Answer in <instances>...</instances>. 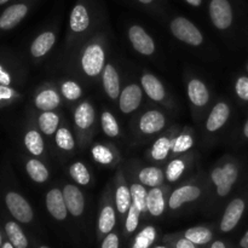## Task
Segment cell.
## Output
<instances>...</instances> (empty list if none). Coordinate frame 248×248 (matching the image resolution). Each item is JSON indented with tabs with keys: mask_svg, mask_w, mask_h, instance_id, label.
Listing matches in <instances>:
<instances>
[{
	"mask_svg": "<svg viewBox=\"0 0 248 248\" xmlns=\"http://www.w3.org/2000/svg\"><path fill=\"white\" fill-rule=\"evenodd\" d=\"M171 31L177 39L193 46L202 44L203 36L195 24L184 17H177L171 22Z\"/></svg>",
	"mask_w": 248,
	"mask_h": 248,
	"instance_id": "6da1fadb",
	"label": "cell"
},
{
	"mask_svg": "<svg viewBox=\"0 0 248 248\" xmlns=\"http://www.w3.org/2000/svg\"><path fill=\"white\" fill-rule=\"evenodd\" d=\"M211 178L217 186L218 195L227 196L237 179L236 166L232 162H228L223 167H217L213 170Z\"/></svg>",
	"mask_w": 248,
	"mask_h": 248,
	"instance_id": "7a4b0ae2",
	"label": "cell"
},
{
	"mask_svg": "<svg viewBox=\"0 0 248 248\" xmlns=\"http://www.w3.org/2000/svg\"><path fill=\"white\" fill-rule=\"evenodd\" d=\"M5 201H6V206L9 208L10 213H11L15 219L21 223L31 222L34 217L33 210H31V205L23 196L11 191L6 195Z\"/></svg>",
	"mask_w": 248,
	"mask_h": 248,
	"instance_id": "3957f363",
	"label": "cell"
},
{
	"mask_svg": "<svg viewBox=\"0 0 248 248\" xmlns=\"http://www.w3.org/2000/svg\"><path fill=\"white\" fill-rule=\"evenodd\" d=\"M81 65L84 72L90 77H96L102 72L104 65V51L97 44L90 45L84 51L81 58Z\"/></svg>",
	"mask_w": 248,
	"mask_h": 248,
	"instance_id": "277c9868",
	"label": "cell"
},
{
	"mask_svg": "<svg viewBox=\"0 0 248 248\" xmlns=\"http://www.w3.org/2000/svg\"><path fill=\"white\" fill-rule=\"evenodd\" d=\"M210 16L218 29H227L232 23V9L228 0H211Z\"/></svg>",
	"mask_w": 248,
	"mask_h": 248,
	"instance_id": "5b68a950",
	"label": "cell"
},
{
	"mask_svg": "<svg viewBox=\"0 0 248 248\" xmlns=\"http://www.w3.org/2000/svg\"><path fill=\"white\" fill-rule=\"evenodd\" d=\"M128 38L133 47L140 53L145 56L153 55L155 51V44L149 34L140 26H132L128 31Z\"/></svg>",
	"mask_w": 248,
	"mask_h": 248,
	"instance_id": "8992f818",
	"label": "cell"
},
{
	"mask_svg": "<svg viewBox=\"0 0 248 248\" xmlns=\"http://www.w3.org/2000/svg\"><path fill=\"white\" fill-rule=\"evenodd\" d=\"M245 211V201L242 199H235L228 205L222 222H220V230L223 232H229L239 224Z\"/></svg>",
	"mask_w": 248,
	"mask_h": 248,
	"instance_id": "52a82bcc",
	"label": "cell"
},
{
	"mask_svg": "<svg viewBox=\"0 0 248 248\" xmlns=\"http://www.w3.org/2000/svg\"><path fill=\"white\" fill-rule=\"evenodd\" d=\"M46 207L50 215L57 220H64L67 218L68 208L65 205L63 191L58 189H52L46 195Z\"/></svg>",
	"mask_w": 248,
	"mask_h": 248,
	"instance_id": "ba28073f",
	"label": "cell"
},
{
	"mask_svg": "<svg viewBox=\"0 0 248 248\" xmlns=\"http://www.w3.org/2000/svg\"><path fill=\"white\" fill-rule=\"evenodd\" d=\"M28 12V6L24 4H15L7 7L0 16V29L9 31L16 27Z\"/></svg>",
	"mask_w": 248,
	"mask_h": 248,
	"instance_id": "9c48e42d",
	"label": "cell"
},
{
	"mask_svg": "<svg viewBox=\"0 0 248 248\" xmlns=\"http://www.w3.org/2000/svg\"><path fill=\"white\" fill-rule=\"evenodd\" d=\"M142 101V90L138 85H128L120 94V109L123 113L128 114L135 111Z\"/></svg>",
	"mask_w": 248,
	"mask_h": 248,
	"instance_id": "30bf717a",
	"label": "cell"
},
{
	"mask_svg": "<svg viewBox=\"0 0 248 248\" xmlns=\"http://www.w3.org/2000/svg\"><path fill=\"white\" fill-rule=\"evenodd\" d=\"M63 196H64L68 212L74 217L81 216L85 207L84 196L81 191L74 186H65L63 189Z\"/></svg>",
	"mask_w": 248,
	"mask_h": 248,
	"instance_id": "8fae6325",
	"label": "cell"
},
{
	"mask_svg": "<svg viewBox=\"0 0 248 248\" xmlns=\"http://www.w3.org/2000/svg\"><path fill=\"white\" fill-rule=\"evenodd\" d=\"M200 194L201 190L195 186H184L182 188H178L170 196V208L171 210H177V208H179L184 203L195 201L196 199H199Z\"/></svg>",
	"mask_w": 248,
	"mask_h": 248,
	"instance_id": "7c38bea8",
	"label": "cell"
},
{
	"mask_svg": "<svg viewBox=\"0 0 248 248\" xmlns=\"http://www.w3.org/2000/svg\"><path fill=\"white\" fill-rule=\"evenodd\" d=\"M165 123L166 120H165L164 114L157 110H150L140 118V128L143 133L152 135V133L159 132L160 130H162Z\"/></svg>",
	"mask_w": 248,
	"mask_h": 248,
	"instance_id": "4fadbf2b",
	"label": "cell"
},
{
	"mask_svg": "<svg viewBox=\"0 0 248 248\" xmlns=\"http://www.w3.org/2000/svg\"><path fill=\"white\" fill-rule=\"evenodd\" d=\"M230 109L228 107V104L220 103L216 104L215 108L211 111L210 116L207 119V123H206V127L211 132H215V131L219 130L220 127L224 126V124L227 123V120L229 119Z\"/></svg>",
	"mask_w": 248,
	"mask_h": 248,
	"instance_id": "5bb4252c",
	"label": "cell"
},
{
	"mask_svg": "<svg viewBox=\"0 0 248 248\" xmlns=\"http://www.w3.org/2000/svg\"><path fill=\"white\" fill-rule=\"evenodd\" d=\"M69 24L72 31H77V33L84 31L89 28L90 15L85 5L78 4L73 7L72 14H70Z\"/></svg>",
	"mask_w": 248,
	"mask_h": 248,
	"instance_id": "9a60e30c",
	"label": "cell"
},
{
	"mask_svg": "<svg viewBox=\"0 0 248 248\" xmlns=\"http://www.w3.org/2000/svg\"><path fill=\"white\" fill-rule=\"evenodd\" d=\"M103 86L107 94L115 99L120 94V80L115 68L111 64H107L103 72Z\"/></svg>",
	"mask_w": 248,
	"mask_h": 248,
	"instance_id": "2e32d148",
	"label": "cell"
},
{
	"mask_svg": "<svg viewBox=\"0 0 248 248\" xmlns=\"http://www.w3.org/2000/svg\"><path fill=\"white\" fill-rule=\"evenodd\" d=\"M188 96L189 99L193 102L195 106H205L210 99V93L202 81L198 79H194L188 85Z\"/></svg>",
	"mask_w": 248,
	"mask_h": 248,
	"instance_id": "e0dca14e",
	"label": "cell"
},
{
	"mask_svg": "<svg viewBox=\"0 0 248 248\" xmlns=\"http://www.w3.org/2000/svg\"><path fill=\"white\" fill-rule=\"evenodd\" d=\"M55 40L56 36L52 31H45V33L40 34V35L33 41V44H31V55H33L34 57H41V56L46 55V53L52 48Z\"/></svg>",
	"mask_w": 248,
	"mask_h": 248,
	"instance_id": "ac0fdd59",
	"label": "cell"
},
{
	"mask_svg": "<svg viewBox=\"0 0 248 248\" xmlns=\"http://www.w3.org/2000/svg\"><path fill=\"white\" fill-rule=\"evenodd\" d=\"M142 85L144 91L153 101L160 102L165 97V89L161 82L152 74H145L142 77Z\"/></svg>",
	"mask_w": 248,
	"mask_h": 248,
	"instance_id": "d6986e66",
	"label": "cell"
},
{
	"mask_svg": "<svg viewBox=\"0 0 248 248\" xmlns=\"http://www.w3.org/2000/svg\"><path fill=\"white\" fill-rule=\"evenodd\" d=\"M74 120L78 127H80L81 130H86V128L91 127L94 121L93 107L87 103V102L80 104L74 113Z\"/></svg>",
	"mask_w": 248,
	"mask_h": 248,
	"instance_id": "ffe728a7",
	"label": "cell"
},
{
	"mask_svg": "<svg viewBox=\"0 0 248 248\" xmlns=\"http://www.w3.org/2000/svg\"><path fill=\"white\" fill-rule=\"evenodd\" d=\"M147 211L154 217H159L165 211V199L159 188H153L147 196Z\"/></svg>",
	"mask_w": 248,
	"mask_h": 248,
	"instance_id": "44dd1931",
	"label": "cell"
},
{
	"mask_svg": "<svg viewBox=\"0 0 248 248\" xmlns=\"http://www.w3.org/2000/svg\"><path fill=\"white\" fill-rule=\"evenodd\" d=\"M184 237L198 246H203L212 241L213 232L206 227H194L184 232Z\"/></svg>",
	"mask_w": 248,
	"mask_h": 248,
	"instance_id": "7402d4cb",
	"label": "cell"
},
{
	"mask_svg": "<svg viewBox=\"0 0 248 248\" xmlns=\"http://www.w3.org/2000/svg\"><path fill=\"white\" fill-rule=\"evenodd\" d=\"M60 102L61 99L57 92L53 91V90H45L36 96L35 106L36 108L44 111H51L52 109L57 108Z\"/></svg>",
	"mask_w": 248,
	"mask_h": 248,
	"instance_id": "603a6c76",
	"label": "cell"
},
{
	"mask_svg": "<svg viewBox=\"0 0 248 248\" xmlns=\"http://www.w3.org/2000/svg\"><path fill=\"white\" fill-rule=\"evenodd\" d=\"M5 232H6L9 241L14 245L15 248H27L28 247V240L26 235L22 232L19 225L15 222H7L5 225Z\"/></svg>",
	"mask_w": 248,
	"mask_h": 248,
	"instance_id": "cb8c5ba5",
	"label": "cell"
},
{
	"mask_svg": "<svg viewBox=\"0 0 248 248\" xmlns=\"http://www.w3.org/2000/svg\"><path fill=\"white\" fill-rule=\"evenodd\" d=\"M116 217H115V211L111 206H106L102 210L101 215H99L98 219V230L101 234L108 235L111 232L113 228L115 227Z\"/></svg>",
	"mask_w": 248,
	"mask_h": 248,
	"instance_id": "d4e9b609",
	"label": "cell"
},
{
	"mask_svg": "<svg viewBox=\"0 0 248 248\" xmlns=\"http://www.w3.org/2000/svg\"><path fill=\"white\" fill-rule=\"evenodd\" d=\"M140 181L144 186L156 188L164 181V173L157 167H145L140 172Z\"/></svg>",
	"mask_w": 248,
	"mask_h": 248,
	"instance_id": "484cf974",
	"label": "cell"
},
{
	"mask_svg": "<svg viewBox=\"0 0 248 248\" xmlns=\"http://www.w3.org/2000/svg\"><path fill=\"white\" fill-rule=\"evenodd\" d=\"M26 169L29 177H31L34 182L44 183L45 181H47L48 171L43 162L38 161V160H29V161L27 162Z\"/></svg>",
	"mask_w": 248,
	"mask_h": 248,
	"instance_id": "4316f807",
	"label": "cell"
},
{
	"mask_svg": "<svg viewBox=\"0 0 248 248\" xmlns=\"http://www.w3.org/2000/svg\"><path fill=\"white\" fill-rule=\"evenodd\" d=\"M58 124H60V118L57 114L52 113V111H44L39 118L40 130L47 136L53 135L57 131Z\"/></svg>",
	"mask_w": 248,
	"mask_h": 248,
	"instance_id": "83f0119b",
	"label": "cell"
},
{
	"mask_svg": "<svg viewBox=\"0 0 248 248\" xmlns=\"http://www.w3.org/2000/svg\"><path fill=\"white\" fill-rule=\"evenodd\" d=\"M156 239V230L154 227H147L136 236L131 248H150Z\"/></svg>",
	"mask_w": 248,
	"mask_h": 248,
	"instance_id": "f1b7e54d",
	"label": "cell"
},
{
	"mask_svg": "<svg viewBox=\"0 0 248 248\" xmlns=\"http://www.w3.org/2000/svg\"><path fill=\"white\" fill-rule=\"evenodd\" d=\"M24 144L29 153L33 155H41L44 152V140L41 138L40 133L36 131H29L24 137Z\"/></svg>",
	"mask_w": 248,
	"mask_h": 248,
	"instance_id": "f546056e",
	"label": "cell"
},
{
	"mask_svg": "<svg viewBox=\"0 0 248 248\" xmlns=\"http://www.w3.org/2000/svg\"><path fill=\"white\" fill-rule=\"evenodd\" d=\"M131 198H132V202L140 212H145L147 211V196L148 193L140 184H133L131 186Z\"/></svg>",
	"mask_w": 248,
	"mask_h": 248,
	"instance_id": "4dcf8cb0",
	"label": "cell"
},
{
	"mask_svg": "<svg viewBox=\"0 0 248 248\" xmlns=\"http://www.w3.org/2000/svg\"><path fill=\"white\" fill-rule=\"evenodd\" d=\"M116 207L120 213L128 212V208L131 206V190L126 186H120L116 190Z\"/></svg>",
	"mask_w": 248,
	"mask_h": 248,
	"instance_id": "1f68e13d",
	"label": "cell"
},
{
	"mask_svg": "<svg viewBox=\"0 0 248 248\" xmlns=\"http://www.w3.org/2000/svg\"><path fill=\"white\" fill-rule=\"evenodd\" d=\"M172 148V142L166 137H161L154 143L152 148V156L155 160H165Z\"/></svg>",
	"mask_w": 248,
	"mask_h": 248,
	"instance_id": "d6a6232c",
	"label": "cell"
},
{
	"mask_svg": "<svg viewBox=\"0 0 248 248\" xmlns=\"http://www.w3.org/2000/svg\"><path fill=\"white\" fill-rule=\"evenodd\" d=\"M69 172L70 176L73 177V179H74L77 183L81 184V186L89 184L90 172L84 164H81V162H75V164H73L72 166H70Z\"/></svg>",
	"mask_w": 248,
	"mask_h": 248,
	"instance_id": "836d02e7",
	"label": "cell"
},
{
	"mask_svg": "<svg viewBox=\"0 0 248 248\" xmlns=\"http://www.w3.org/2000/svg\"><path fill=\"white\" fill-rule=\"evenodd\" d=\"M102 128H103V132L109 137H116L119 135L118 121L114 118L113 114L108 111H104L102 114Z\"/></svg>",
	"mask_w": 248,
	"mask_h": 248,
	"instance_id": "e575fe53",
	"label": "cell"
},
{
	"mask_svg": "<svg viewBox=\"0 0 248 248\" xmlns=\"http://www.w3.org/2000/svg\"><path fill=\"white\" fill-rule=\"evenodd\" d=\"M56 143L63 150H72L74 148V138L69 130L62 127L56 133Z\"/></svg>",
	"mask_w": 248,
	"mask_h": 248,
	"instance_id": "d590c367",
	"label": "cell"
},
{
	"mask_svg": "<svg viewBox=\"0 0 248 248\" xmlns=\"http://www.w3.org/2000/svg\"><path fill=\"white\" fill-rule=\"evenodd\" d=\"M184 169H186V165H184V162L182 160H173V161H171L166 170L167 179L170 182H176L182 176V173L184 172Z\"/></svg>",
	"mask_w": 248,
	"mask_h": 248,
	"instance_id": "8d00e7d4",
	"label": "cell"
},
{
	"mask_svg": "<svg viewBox=\"0 0 248 248\" xmlns=\"http://www.w3.org/2000/svg\"><path fill=\"white\" fill-rule=\"evenodd\" d=\"M62 93L69 101H75L81 97V87L74 81H65L62 85Z\"/></svg>",
	"mask_w": 248,
	"mask_h": 248,
	"instance_id": "74e56055",
	"label": "cell"
},
{
	"mask_svg": "<svg viewBox=\"0 0 248 248\" xmlns=\"http://www.w3.org/2000/svg\"><path fill=\"white\" fill-rule=\"evenodd\" d=\"M140 211L132 203L130 208H128L127 219H126V232L131 234V232H133L137 229L138 223H140Z\"/></svg>",
	"mask_w": 248,
	"mask_h": 248,
	"instance_id": "f35d334b",
	"label": "cell"
},
{
	"mask_svg": "<svg viewBox=\"0 0 248 248\" xmlns=\"http://www.w3.org/2000/svg\"><path fill=\"white\" fill-rule=\"evenodd\" d=\"M92 155L93 159L97 160L99 164H110L113 161V154L108 148L103 147V145H96L92 149Z\"/></svg>",
	"mask_w": 248,
	"mask_h": 248,
	"instance_id": "ab89813d",
	"label": "cell"
},
{
	"mask_svg": "<svg viewBox=\"0 0 248 248\" xmlns=\"http://www.w3.org/2000/svg\"><path fill=\"white\" fill-rule=\"evenodd\" d=\"M193 145V138L189 135H181L172 142V149L174 153H183L190 149Z\"/></svg>",
	"mask_w": 248,
	"mask_h": 248,
	"instance_id": "60d3db41",
	"label": "cell"
},
{
	"mask_svg": "<svg viewBox=\"0 0 248 248\" xmlns=\"http://www.w3.org/2000/svg\"><path fill=\"white\" fill-rule=\"evenodd\" d=\"M235 91L237 96L244 101H248V78L241 77L237 79L236 85H235Z\"/></svg>",
	"mask_w": 248,
	"mask_h": 248,
	"instance_id": "b9f144b4",
	"label": "cell"
},
{
	"mask_svg": "<svg viewBox=\"0 0 248 248\" xmlns=\"http://www.w3.org/2000/svg\"><path fill=\"white\" fill-rule=\"evenodd\" d=\"M119 245H120V241H119L118 235L115 232H109L104 237L101 248H119Z\"/></svg>",
	"mask_w": 248,
	"mask_h": 248,
	"instance_id": "7bdbcfd3",
	"label": "cell"
},
{
	"mask_svg": "<svg viewBox=\"0 0 248 248\" xmlns=\"http://www.w3.org/2000/svg\"><path fill=\"white\" fill-rule=\"evenodd\" d=\"M15 94V91L12 89H10L6 85H0V101L2 99H10L12 98Z\"/></svg>",
	"mask_w": 248,
	"mask_h": 248,
	"instance_id": "ee69618b",
	"label": "cell"
},
{
	"mask_svg": "<svg viewBox=\"0 0 248 248\" xmlns=\"http://www.w3.org/2000/svg\"><path fill=\"white\" fill-rule=\"evenodd\" d=\"M172 248H196V245L193 244L191 241H189L188 239H186V237H181V239H178L176 241V244L173 245V247Z\"/></svg>",
	"mask_w": 248,
	"mask_h": 248,
	"instance_id": "f6af8a7d",
	"label": "cell"
},
{
	"mask_svg": "<svg viewBox=\"0 0 248 248\" xmlns=\"http://www.w3.org/2000/svg\"><path fill=\"white\" fill-rule=\"evenodd\" d=\"M0 84L6 85V86L11 84V78H10L9 73L5 72L1 65H0Z\"/></svg>",
	"mask_w": 248,
	"mask_h": 248,
	"instance_id": "bcb514c9",
	"label": "cell"
},
{
	"mask_svg": "<svg viewBox=\"0 0 248 248\" xmlns=\"http://www.w3.org/2000/svg\"><path fill=\"white\" fill-rule=\"evenodd\" d=\"M240 247H241V248H248V230L246 232V234L242 236V239L240 240Z\"/></svg>",
	"mask_w": 248,
	"mask_h": 248,
	"instance_id": "7dc6e473",
	"label": "cell"
},
{
	"mask_svg": "<svg viewBox=\"0 0 248 248\" xmlns=\"http://www.w3.org/2000/svg\"><path fill=\"white\" fill-rule=\"evenodd\" d=\"M210 248H228L223 241H215Z\"/></svg>",
	"mask_w": 248,
	"mask_h": 248,
	"instance_id": "c3c4849f",
	"label": "cell"
},
{
	"mask_svg": "<svg viewBox=\"0 0 248 248\" xmlns=\"http://www.w3.org/2000/svg\"><path fill=\"white\" fill-rule=\"evenodd\" d=\"M188 4L193 5V6H200L202 4V0H186Z\"/></svg>",
	"mask_w": 248,
	"mask_h": 248,
	"instance_id": "681fc988",
	"label": "cell"
},
{
	"mask_svg": "<svg viewBox=\"0 0 248 248\" xmlns=\"http://www.w3.org/2000/svg\"><path fill=\"white\" fill-rule=\"evenodd\" d=\"M1 248H15V247H14V245L9 241V242H5V244L1 246Z\"/></svg>",
	"mask_w": 248,
	"mask_h": 248,
	"instance_id": "f907efd6",
	"label": "cell"
},
{
	"mask_svg": "<svg viewBox=\"0 0 248 248\" xmlns=\"http://www.w3.org/2000/svg\"><path fill=\"white\" fill-rule=\"evenodd\" d=\"M244 133L245 136L248 138V120L246 121V124H245V127H244Z\"/></svg>",
	"mask_w": 248,
	"mask_h": 248,
	"instance_id": "816d5d0a",
	"label": "cell"
},
{
	"mask_svg": "<svg viewBox=\"0 0 248 248\" xmlns=\"http://www.w3.org/2000/svg\"><path fill=\"white\" fill-rule=\"evenodd\" d=\"M138 1L142 2V4H145V5H147V4H152V2L154 1V0H138Z\"/></svg>",
	"mask_w": 248,
	"mask_h": 248,
	"instance_id": "f5cc1de1",
	"label": "cell"
},
{
	"mask_svg": "<svg viewBox=\"0 0 248 248\" xmlns=\"http://www.w3.org/2000/svg\"><path fill=\"white\" fill-rule=\"evenodd\" d=\"M7 1H9V0H0V5L5 4V2H7Z\"/></svg>",
	"mask_w": 248,
	"mask_h": 248,
	"instance_id": "db71d44e",
	"label": "cell"
},
{
	"mask_svg": "<svg viewBox=\"0 0 248 248\" xmlns=\"http://www.w3.org/2000/svg\"><path fill=\"white\" fill-rule=\"evenodd\" d=\"M154 248H169L167 246H155Z\"/></svg>",
	"mask_w": 248,
	"mask_h": 248,
	"instance_id": "11a10c76",
	"label": "cell"
},
{
	"mask_svg": "<svg viewBox=\"0 0 248 248\" xmlns=\"http://www.w3.org/2000/svg\"><path fill=\"white\" fill-rule=\"evenodd\" d=\"M38 248H50V247H47V246H40V247H38Z\"/></svg>",
	"mask_w": 248,
	"mask_h": 248,
	"instance_id": "9f6ffc18",
	"label": "cell"
},
{
	"mask_svg": "<svg viewBox=\"0 0 248 248\" xmlns=\"http://www.w3.org/2000/svg\"><path fill=\"white\" fill-rule=\"evenodd\" d=\"M1 246H2V245H1V237H0V248H1Z\"/></svg>",
	"mask_w": 248,
	"mask_h": 248,
	"instance_id": "6f0895ef",
	"label": "cell"
}]
</instances>
